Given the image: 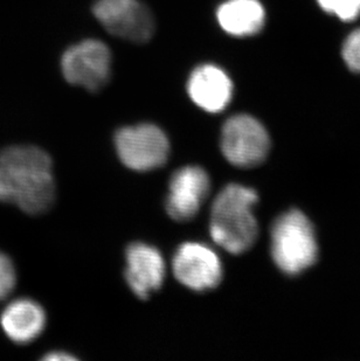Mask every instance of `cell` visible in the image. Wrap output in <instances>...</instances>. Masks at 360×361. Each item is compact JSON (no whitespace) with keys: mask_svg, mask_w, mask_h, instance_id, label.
<instances>
[{"mask_svg":"<svg viewBox=\"0 0 360 361\" xmlns=\"http://www.w3.org/2000/svg\"><path fill=\"white\" fill-rule=\"evenodd\" d=\"M119 159L130 170L148 172L164 166L170 154V142L163 130L153 124L119 129L115 135Z\"/></svg>","mask_w":360,"mask_h":361,"instance_id":"4","label":"cell"},{"mask_svg":"<svg viewBox=\"0 0 360 361\" xmlns=\"http://www.w3.org/2000/svg\"><path fill=\"white\" fill-rule=\"evenodd\" d=\"M187 92L199 108L217 114L226 109L233 97V83L227 74L215 65L199 66L187 82Z\"/></svg>","mask_w":360,"mask_h":361,"instance_id":"11","label":"cell"},{"mask_svg":"<svg viewBox=\"0 0 360 361\" xmlns=\"http://www.w3.org/2000/svg\"><path fill=\"white\" fill-rule=\"evenodd\" d=\"M317 254L313 225L302 212L292 209L276 219L272 228V255L283 273H302L316 262Z\"/></svg>","mask_w":360,"mask_h":361,"instance_id":"3","label":"cell"},{"mask_svg":"<svg viewBox=\"0 0 360 361\" xmlns=\"http://www.w3.org/2000/svg\"><path fill=\"white\" fill-rule=\"evenodd\" d=\"M328 13L343 21H352L360 16V0H317Z\"/></svg>","mask_w":360,"mask_h":361,"instance_id":"14","label":"cell"},{"mask_svg":"<svg viewBox=\"0 0 360 361\" xmlns=\"http://www.w3.org/2000/svg\"><path fill=\"white\" fill-rule=\"evenodd\" d=\"M17 273L12 259L0 252V300H5L14 289Z\"/></svg>","mask_w":360,"mask_h":361,"instance_id":"15","label":"cell"},{"mask_svg":"<svg viewBox=\"0 0 360 361\" xmlns=\"http://www.w3.org/2000/svg\"><path fill=\"white\" fill-rule=\"evenodd\" d=\"M342 54L347 67L354 72L360 73V28L347 37Z\"/></svg>","mask_w":360,"mask_h":361,"instance_id":"16","label":"cell"},{"mask_svg":"<svg viewBox=\"0 0 360 361\" xmlns=\"http://www.w3.org/2000/svg\"><path fill=\"white\" fill-rule=\"evenodd\" d=\"M258 201L253 188L239 184L222 188L212 204L210 233L213 241L231 254L252 248L258 233L253 213Z\"/></svg>","mask_w":360,"mask_h":361,"instance_id":"2","label":"cell"},{"mask_svg":"<svg viewBox=\"0 0 360 361\" xmlns=\"http://www.w3.org/2000/svg\"><path fill=\"white\" fill-rule=\"evenodd\" d=\"M74 355H67L65 352H53L51 355H47L44 357V360H75Z\"/></svg>","mask_w":360,"mask_h":361,"instance_id":"17","label":"cell"},{"mask_svg":"<svg viewBox=\"0 0 360 361\" xmlns=\"http://www.w3.org/2000/svg\"><path fill=\"white\" fill-rule=\"evenodd\" d=\"M92 12L109 33L133 42L152 38L155 20L140 0H96Z\"/></svg>","mask_w":360,"mask_h":361,"instance_id":"6","label":"cell"},{"mask_svg":"<svg viewBox=\"0 0 360 361\" xmlns=\"http://www.w3.org/2000/svg\"><path fill=\"white\" fill-rule=\"evenodd\" d=\"M53 163L46 151L13 145L0 151V202L31 215L42 214L55 201Z\"/></svg>","mask_w":360,"mask_h":361,"instance_id":"1","label":"cell"},{"mask_svg":"<svg viewBox=\"0 0 360 361\" xmlns=\"http://www.w3.org/2000/svg\"><path fill=\"white\" fill-rule=\"evenodd\" d=\"M126 280L140 300H148L163 286L165 262L158 249L136 242L126 248Z\"/></svg>","mask_w":360,"mask_h":361,"instance_id":"10","label":"cell"},{"mask_svg":"<svg viewBox=\"0 0 360 361\" xmlns=\"http://www.w3.org/2000/svg\"><path fill=\"white\" fill-rule=\"evenodd\" d=\"M46 314L35 300H16L4 309L0 325L7 337L17 344H28L35 341L46 326Z\"/></svg>","mask_w":360,"mask_h":361,"instance_id":"12","label":"cell"},{"mask_svg":"<svg viewBox=\"0 0 360 361\" xmlns=\"http://www.w3.org/2000/svg\"><path fill=\"white\" fill-rule=\"evenodd\" d=\"M65 79L89 92H99L110 78L112 54L99 40H85L66 51L61 60Z\"/></svg>","mask_w":360,"mask_h":361,"instance_id":"7","label":"cell"},{"mask_svg":"<svg viewBox=\"0 0 360 361\" xmlns=\"http://www.w3.org/2000/svg\"><path fill=\"white\" fill-rule=\"evenodd\" d=\"M174 277L194 291L215 289L222 280V264L210 247L199 242L180 245L172 262Z\"/></svg>","mask_w":360,"mask_h":361,"instance_id":"8","label":"cell"},{"mask_svg":"<svg viewBox=\"0 0 360 361\" xmlns=\"http://www.w3.org/2000/svg\"><path fill=\"white\" fill-rule=\"evenodd\" d=\"M211 191L208 172L198 165L184 166L174 172L169 183L167 214L174 221H190L200 211Z\"/></svg>","mask_w":360,"mask_h":361,"instance_id":"9","label":"cell"},{"mask_svg":"<svg viewBox=\"0 0 360 361\" xmlns=\"http://www.w3.org/2000/svg\"><path fill=\"white\" fill-rule=\"evenodd\" d=\"M217 18L228 35L248 37L261 31L265 13L258 0H227L217 8Z\"/></svg>","mask_w":360,"mask_h":361,"instance_id":"13","label":"cell"},{"mask_svg":"<svg viewBox=\"0 0 360 361\" xmlns=\"http://www.w3.org/2000/svg\"><path fill=\"white\" fill-rule=\"evenodd\" d=\"M220 147L224 157L238 167L258 166L265 161L270 140L265 126L249 115H236L224 123Z\"/></svg>","mask_w":360,"mask_h":361,"instance_id":"5","label":"cell"}]
</instances>
